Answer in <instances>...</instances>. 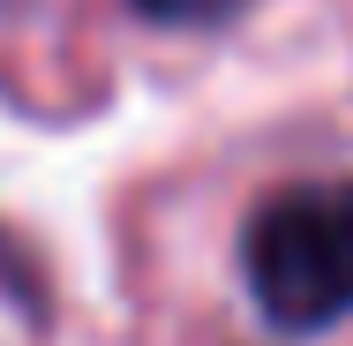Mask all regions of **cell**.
I'll use <instances>...</instances> for the list:
<instances>
[{
    "label": "cell",
    "mask_w": 353,
    "mask_h": 346,
    "mask_svg": "<svg viewBox=\"0 0 353 346\" xmlns=\"http://www.w3.org/2000/svg\"><path fill=\"white\" fill-rule=\"evenodd\" d=\"M143 23H165V30H218V23H233L248 0H128Z\"/></svg>",
    "instance_id": "2"
},
{
    "label": "cell",
    "mask_w": 353,
    "mask_h": 346,
    "mask_svg": "<svg viewBox=\"0 0 353 346\" xmlns=\"http://www.w3.org/2000/svg\"><path fill=\"white\" fill-rule=\"evenodd\" d=\"M0 301H15V309H38V271H30V256L8 241V226H0Z\"/></svg>",
    "instance_id": "3"
},
{
    "label": "cell",
    "mask_w": 353,
    "mask_h": 346,
    "mask_svg": "<svg viewBox=\"0 0 353 346\" xmlns=\"http://www.w3.org/2000/svg\"><path fill=\"white\" fill-rule=\"evenodd\" d=\"M241 264L263 324L293 339L353 316V181H301L263 196L248 218Z\"/></svg>",
    "instance_id": "1"
}]
</instances>
